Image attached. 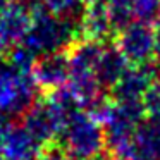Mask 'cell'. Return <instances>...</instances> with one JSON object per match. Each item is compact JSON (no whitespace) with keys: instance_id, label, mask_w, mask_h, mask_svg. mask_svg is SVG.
I'll use <instances>...</instances> for the list:
<instances>
[{"instance_id":"obj_13","label":"cell","mask_w":160,"mask_h":160,"mask_svg":"<svg viewBox=\"0 0 160 160\" xmlns=\"http://www.w3.org/2000/svg\"><path fill=\"white\" fill-rule=\"evenodd\" d=\"M66 160H110V157L103 155V153H100V155L97 157H91V158H86V157H74V155H67Z\"/></svg>"},{"instance_id":"obj_8","label":"cell","mask_w":160,"mask_h":160,"mask_svg":"<svg viewBox=\"0 0 160 160\" xmlns=\"http://www.w3.org/2000/svg\"><path fill=\"white\" fill-rule=\"evenodd\" d=\"M45 146L36 141L24 126H9L2 143L4 160H38Z\"/></svg>"},{"instance_id":"obj_3","label":"cell","mask_w":160,"mask_h":160,"mask_svg":"<svg viewBox=\"0 0 160 160\" xmlns=\"http://www.w3.org/2000/svg\"><path fill=\"white\" fill-rule=\"evenodd\" d=\"M38 90L33 72L22 71L9 62L0 64V112L24 115L35 105Z\"/></svg>"},{"instance_id":"obj_12","label":"cell","mask_w":160,"mask_h":160,"mask_svg":"<svg viewBox=\"0 0 160 160\" xmlns=\"http://www.w3.org/2000/svg\"><path fill=\"white\" fill-rule=\"evenodd\" d=\"M153 64L157 66V69L160 71V31L157 35V45H155V53H153Z\"/></svg>"},{"instance_id":"obj_9","label":"cell","mask_w":160,"mask_h":160,"mask_svg":"<svg viewBox=\"0 0 160 160\" xmlns=\"http://www.w3.org/2000/svg\"><path fill=\"white\" fill-rule=\"evenodd\" d=\"M131 64L128 62L121 50L115 45H105L100 59L97 62V79L103 88H114V84L121 79V76L128 71Z\"/></svg>"},{"instance_id":"obj_11","label":"cell","mask_w":160,"mask_h":160,"mask_svg":"<svg viewBox=\"0 0 160 160\" xmlns=\"http://www.w3.org/2000/svg\"><path fill=\"white\" fill-rule=\"evenodd\" d=\"M145 112L153 117H160V78H157L148 86L146 93L141 98Z\"/></svg>"},{"instance_id":"obj_2","label":"cell","mask_w":160,"mask_h":160,"mask_svg":"<svg viewBox=\"0 0 160 160\" xmlns=\"http://www.w3.org/2000/svg\"><path fill=\"white\" fill-rule=\"evenodd\" d=\"M66 152L74 157H97L103 153L105 136L103 128L91 112H83L78 108L66 122L59 136Z\"/></svg>"},{"instance_id":"obj_5","label":"cell","mask_w":160,"mask_h":160,"mask_svg":"<svg viewBox=\"0 0 160 160\" xmlns=\"http://www.w3.org/2000/svg\"><path fill=\"white\" fill-rule=\"evenodd\" d=\"M160 71L153 62L129 66L121 79L114 84L112 95L117 102H141L148 86L158 78Z\"/></svg>"},{"instance_id":"obj_14","label":"cell","mask_w":160,"mask_h":160,"mask_svg":"<svg viewBox=\"0 0 160 160\" xmlns=\"http://www.w3.org/2000/svg\"><path fill=\"white\" fill-rule=\"evenodd\" d=\"M110 160H124V158H117V157H114V158H110Z\"/></svg>"},{"instance_id":"obj_1","label":"cell","mask_w":160,"mask_h":160,"mask_svg":"<svg viewBox=\"0 0 160 160\" xmlns=\"http://www.w3.org/2000/svg\"><path fill=\"white\" fill-rule=\"evenodd\" d=\"M81 35H83L81 21L53 16L40 4V7L33 12L31 26L21 45H24L40 59L48 53L66 52L78 40H81Z\"/></svg>"},{"instance_id":"obj_4","label":"cell","mask_w":160,"mask_h":160,"mask_svg":"<svg viewBox=\"0 0 160 160\" xmlns=\"http://www.w3.org/2000/svg\"><path fill=\"white\" fill-rule=\"evenodd\" d=\"M157 35L158 31H155L153 24L131 21L121 31H117L115 47L121 50V53L128 59L131 66L148 64L153 60Z\"/></svg>"},{"instance_id":"obj_10","label":"cell","mask_w":160,"mask_h":160,"mask_svg":"<svg viewBox=\"0 0 160 160\" xmlns=\"http://www.w3.org/2000/svg\"><path fill=\"white\" fill-rule=\"evenodd\" d=\"M131 12L134 21L155 24L160 21V0H131Z\"/></svg>"},{"instance_id":"obj_7","label":"cell","mask_w":160,"mask_h":160,"mask_svg":"<svg viewBox=\"0 0 160 160\" xmlns=\"http://www.w3.org/2000/svg\"><path fill=\"white\" fill-rule=\"evenodd\" d=\"M33 78L38 88L50 93L64 88L69 78V57L67 52H57L40 57L33 66Z\"/></svg>"},{"instance_id":"obj_6","label":"cell","mask_w":160,"mask_h":160,"mask_svg":"<svg viewBox=\"0 0 160 160\" xmlns=\"http://www.w3.org/2000/svg\"><path fill=\"white\" fill-rule=\"evenodd\" d=\"M126 160H160V117H143L132 134Z\"/></svg>"}]
</instances>
